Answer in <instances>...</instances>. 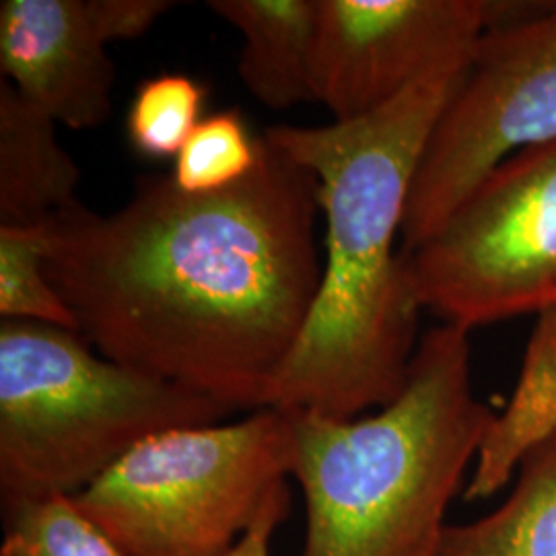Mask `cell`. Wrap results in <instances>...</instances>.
<instances>
[{
  "label": "cell",
  "mask_w": 556,
  "mask_h": 556,
  "mask_svg": "<svg viewBox=\"0 0 556 556\" xmlns=\"http://www.w3.org/2000/svg\"><path fill=\"white\" fill-rule=\"evenodd\" d=\"M48 223L0 227V319L79 332L77 319L46 273Z\"/></svg>",
  "instance_id": "14"
},
{
  "label": "cell",
  "mask_w": 556,
  "mask_h": 556,
  "mask_svg": "<svg viewBox=\"0 0 556 556\" xmlns=\"http://www.w3.org/2000/svg\"><path fill=\"white\" fill-rule=\"evenodd\" d=\"M519 2L318 0L314 101L363 118L427 80L466 71L478 41Z\"/></svg>",
  "instance_id": "8"
},
{
  "label": "cell",
  "mask_w": 556,
  "mask_h": 556,
  "mask_svg": "<svg viewBox=\"0 0 556 556\" xmlns=\"http://www.w3.org/2000/svg\"><path fill=\"white\" fill-rule=\"evenodd\" d=\"M176 7L172 0H85V13L105 46L137 40Z\"/></svg>",
  "instance_id": "18"
},
{
  "label": "cell",
  "mask_w": 556,
  "mask_h": 556,
  "mask_svg": "<svg viewBox=\"0 0 556 556\" xmlns=\"http://www.w3.org/2000/svg\"><path fill=\"white\" fill-rule=\"evenodd\" d=\"M404 256L420 309L441 324L472 332L556 309V140L498 163Z\"/></svg>",
  "instance_id": "6"
},
{
  "label": "cell",
  "mask_w": 556,
  "mask_h": 556,
  "mask_svg": "<svg viewBox=\"0 0 556 556\" xmlns=\"http://www.w3.org/2000/svg\"><path fill=\"white\" fill-rule=\"evenodd\" d=\"M215 397L119 365L79 332L0 319V501L79 495L137 445L219 425Z\"/></svg>",
  "instance_id": "4"
},
{
  "label": "cell",
  "mask_w": 556,
  "mask_h": 556,
  "mask_svg": "<svg viewBox=\"0 0 556 556\" xmlns=\"http://www.w3.org/2000/svg\"><path fill=\"white\" fill-rule=\"evenodd\" d=\"M291 514V493L277 498L258 521L250 528V532L239 540L238 544L225 556H273L270 544L278 526Z\"/></svg>",
  "instance_id": "19"
},
{
  "label": "cell",
  "mask_w": 556,
  "mask_h": 556,
  "mask_svg": "<svg viewBox=\"0 0 556 556\" xmlns=\"http://www.w3.org/2000/svg\"><path fill=\"white\" fill-rule=\"evenodd\" d=\"M556 433V309L542 312L530 334L514 396L478 447L466 501L493 497L523 459Z\"/></svg>",
  "instance_id": "12"
},
{
  "label": "cell",
  "mask_w": 556,
  "mask_h": 556,
  "mask_svg": "<svg viewBox=\"0 0 556 556\" xmlns=\"http://www.w3.org/2000/svg\"><path fill=\"white\" fill-rule=\"evenodd\" d=\"M468 337L431 328L402 392L371 417L287 408L307 511L298 556H438L445 511L495 418L475 394Z\"/></svg>",
  "instance_id": "3"
},
{
  "label": "cell",
  "mask_w": 556,
  "mask_h": 556,
  "mask_svg": "<svg viewBox=\"0 0 556 556\" xmlns=\"http://www.w3.org/2000/svg\"><path fill=\"white\" fill-rule=\"evenodd\" d=\"M206 7L243 36L239 79L252 98L277 112L314 100L318 0H208Z\"/></svg>",
  "instance_id": "11"
},
{
  "label": "cell",
  "mask_w": 556,
  "mask_h": 556,
  "mask_svg": "<svg viewBox=\"0 0 556 556\" xmlns=\"http://www.w3.org/2000/svg\"><path fill=\"white\" fill-rule=\"evenodd\" d=\"M206 87L181 73H163L142 80L130 101L126 137L144 160H176L202 122Z\"/></svg>",
  "instance_id": "16"
},
{
  "label": "cell",
  "mask_w": 556,
  "mask_h": 556,
  "mask_svg": "<svg viewBox=\"0 0 556 556\" xmlns=\"http://www.w3.org/2000/svg\"><path fill=\"white\" fill-rule=\"evenodd\" d=\"M262 155V137H254L239 110H220L202 118L181 147L172 181L188 194H211L248 178Z\"/></svg>",
  "instance_id": "15"
},
{
  "label": "cell",
  "mask_w": 556,
  "mask_h": 556,
  "mask_svg": "<svg viewBox=\"0 0 556 556\" xmlns=\"http://www.w3.org/2000/svg\"><path fill=\"white\" fill-rule=\"evenodd\" d=\"M0 73L66 128L91 130L112 114L116 73L85 0H2Z\"/></svg>",
  "instance_id": "9"
},
{
  "label": "cell",
  "mask_w": 556,
  "mask_h": 556,
  "mask_svg": "<svg viewBox=\"0 0 556 556\" xmlns=\"http://www.w3.org/2000/svg\"><path fill=\"white\" fill-rule=\"evenodd\" d=\"M556 140V2H519L478 41L418 163L402 252L431 238L484 176Z\"/></svg>",
  "instance_id": "7"
},
{
  "label": "cell",
  "mask_w": 556,
  "mask_h": 556,
  "mask_svg": "<svg viewBox=\"0 0 556 556\" xmlns=\"http://www.w3.org/2000/svg\"><path fill=\"white\" fill-rule=\"evenodd\" d=\"M56 126L0 80V227H38L79 202V165Z\"/></svg>",
  "instance_id": "10"
},
{
  "label": "cell",
  "mask_w": 556,
  "mask_h": 556,
  "mask_svg": "<svg viewBox=\"0 0 556 556\" xmlns=\"http://www.w3.org/2000/svg\"><path fill=\"white\" fill-rule=\"evenodd\" d=\"M0 556H124L71 495H52L2 514Z\"/></svg>",
  "instance_id": "17"
},
{
  "label": "cell",
  "mask_w": 556,
  "mask_h": 556,
  "mask_svg": "<svg viewBox=\"0 0 556 556\" xmlns=\"http://www.w3.org/2000/svg\"><path fill=\"white\" fill-rule=\"evenodd\" d=\"M462 75L427 80L363 118L264 132L316 174L326 217L318 298L266 408L355 418L402 392L422 309L396 239L418 163Z\"/></svg>",
  "instance_id": "2"
},
{
  "label": "cell",
  "mask_w": 556,
  "mask_h": 556,
  "mask_svg": "<svg viewBox=\"0 0 556 556\" xmlns=\"http://www.w3.org/2000/svg\"><path fill=\"white\" fill-rule=\"evenodd\" d=\"M438 556H556V433L523 459L495 511L445 528Z\"/></svg>",
  "instance_id": "13"
},
{
  "label": "cell",
  "mask_w": 556,
  "mask_h": 556,
  "mask_svg": "<svg viewBox=\"0 0 556 556\" xmlns=\"http://www.w3.org/2000/svg\"><path fill=\"white\" fill-rule=\"evenodd\" d=\"M295 427L287 408L142 441L75 495L124 556H225L291 493Z\"/></svg>",
  "instance_id": "5"
},
{
  "label": "cell",
  "mask_w": 556,
  "mask_h": 556,
  "mask_svg": "<svg viewBox=\"0 0 556 556\" xmlns=\"http://www.w3.org/2000/svg\"><path fill=\"white\" fill-rule=\"evenodd\" d=\"M318 211L316 174L262 135L231 188L147 178L110 215L48 220L46 273L103 357L260 410L318 298Z\"/></svg>",
  "instance_id": "1"
}]
</instances>
